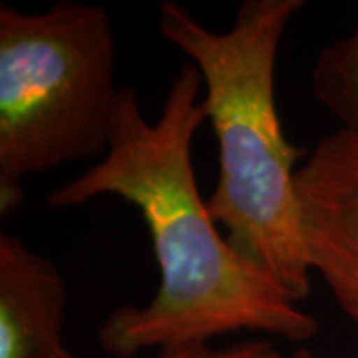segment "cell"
<instances>
[{"mask_svg": "<svg viewBox=\"0 0 358 358\" xmlns=\"http://www.w3.org/2000/svg\"><path fill=\"white\" fill-rule=\"evenodd\" d=\"M203 78L193 64L173 76L162 112L150 122L138 92L122 88L108 154L48 195L50 207H76L114 195L140 209L159 267V287L143 307L114 308L98 329L117 358L143 350L207 345L239 331L307 343L319 322L219 231L199 195L192 143L207 122Z\"/></svg>", "mask_w": 358, "mask_h": 358, "instance_id": "1", "label": "cell"}, {"mask_svg": "<svg viewBox=\"0 0 358 358\" xmlns=\"http://www.w3.org/2000/svg\"><path fill=\"white\" fill-rule=\"evenodd\" d=\"M305 0H245L229 30L203 26L166 0L162 36L203 78L205 110L217 138L219 173L207 209L231 247L294 303L310 293L296 213L294 178L307 150L287 140L275 102L281 40Z\"/></svg>", "mask_w": 358, "mask_h": 358, "instance_id": "2", "label": "cell"}, {"mask_svg": "<svg viewBox=\"0 0 358 358\" xmlns=\"http://www.w3.org/2000/svg\"><path fill=\"white\" fill-rule=\"evenodd\" d=\"M106 8L62 0L42 13L0 4V213L22 181L108 154L122 88Z\"/></svg>", "mask_w": 358, "mask_h": 358, "instance_id": "3", "label": "cell"}, {"mask_svg": "<svg viewBox=\"0 0 358 358\" xmlns=\"http://www.w3.org/2000/svg\"><path fill=\"white\" fill-rule=\"evenodd\" d=\"M294 192L308 268L358 327V131L324 136L299 167Z\"/></svg>", "mask_w": 358, "mask_h": 358, "instance_id": "4", "label": "cell"}, {"mask_svg": "<svg viewBox=\"0 0 358 358\" xmlns=\"http://www.w3.org/2000/svg\"><path fill=\"white\" fill-rule=\"evenodd\" d=\"M66 289L60 268L18 237L0 235V358H56Z\"/></svg>", "mask_w": 358, "mask_h": 358, "instance_id": "5", "label": "cell"}, {"mask_svg": "<svg viewBox=\"0 0 358 358\" xmlns=\"http://www.w3.org/2000/svg\"><path fill=\"white\" fill-rule=\"evenodd\" d=\"M310 92L341 128L358 131V22L320 52L310 70Z\"/></svg>", "mask_w": 358, "mask_h": 358, "instance_id": "6", "label": "cell"}, {"mask_svg": "<svg viewBox=\"0 0 358 358\" xmlns=\"http://www.w3.org/2000/svg\"><path fill=\"white\" fill-rule=\"evenodd\" d=\"M157 358H282L281 350L268 341H245L231 346L187 345L162 350Z\"/></svg>", "mask_w": 358, "mask_h": 358, "instance_id": "7", "label": "cell"}, {"mask_svg": "<svg viewBox=\"0 0 358 358\" xmlns=\"http://www.w3.org/2000/svg\"><path fill=\"white\" fill-rule=\"evenodd\" d=\"M293 358H319L313 350H308V348H305V346H301L296 352H294Z\"/></svg>", "mask_w": 358, "mask_h": 358, "instance_id": "8", "label": "cell"}, {"mask_svg": "<svg viewBox=\"0 0 358 358\" xmlns=\"http://www.w3.org/2000/svg\"><path fill=\"white\" fill-rule=\"evenodd\" d=\"M56 358H76V357H74V355H72V352H70L68 348H64V350H62V352H60V355H58Z\"/></svg>", "mask_w": 358, "mask_h": 358, "instance_id": "9", "label": "cell"}]
</instances>
